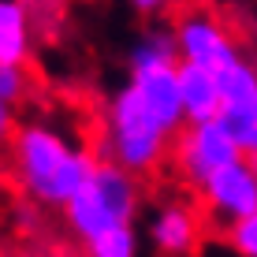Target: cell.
I'll list each match as a JSON object with an SVG mask.
<instances>
[{
  "instance_id": "7c38bea8",
  "label": "cell",
  "mask_w": 257,
  "mask_h": 257,
  "mask_svg": "<svg viewBox=\"0 0 257 257\" xmlns=\"http://www.w3.org/2000/svg\"><path fill=\"white\" fill-rule=\"evenodd\" d=\"M224 242H227V250L238 253V257H257V212L253 216H246V220H238V224L231 227H224Z\"/></svg>"
},
{
  "instance_id": "3957f363",
  "label": "cell",
  "mask_w": 257,
  "mask_h": 257,
  "mask_svg": "<svg viewBox=\"0 0 257 257\" xmlns=\"http://www.w3.org/2000/svg\"><path fill=\"white\" fill-rule=\"evenodd\" d=\"M138 209H142V183L135 175H127L123 168L101 161L97 172L90 175V183L64 209V216H67V227L75 231V238L86 246L104 231L135 227Z\"/></svg>"
},
{
  "instance_id": "52a82bcc",
  "label": "cell",
  "mask_w": 257,
  "mask_h": 257,
  "mask_svg": "<svg viewBox=\"0 0 257 257\" xmlns=\"http://www.w3.org/2000/svg\"><path fill=\"white\" fill-rule=\"evenodd\" d=\"M146 238L164 257H194L205 238V216L187 198H168L153 209L146 224Z\"/></svg>"
},
{
  "instance_id": "9c48e42d",
  "label": "cell",
  "mask_w": 257,
  "mask_h": 257,
  "mask_svg": "<svg viewBox=\"0 0 257 257\" xmlns=\"http://www.w3.org/2000/svg\"><path fill=\"white\" fill-rule=\"evenodd\" d=\"M34 49L30 8L23 0H0V67H26Z\"/></svg>"
},
{
  "instance_id": "7a4b0ae2",
  "label": "cell",
  "mask_w": 257,
  "mask_h": 257,
  "mask_svg": "<svg viewBox=\"0 0 257 257\" xmlns=\"http://www.w3.org/2000/svg\"><path fill=\"white\" fill-rule=\"evenodd\" d=\"M172 138L161 127V119L142 104V97L135 93V86L123 82L116 93L104 101V116H101V161L123 168L127 175L157 172L164 164V157L172 153Z\"/></svg>"
},
{
  "instance_id": "8fae6325",
  "label": "cell",
  "mask_w": 257,
  "mask_h": 257,
  "mask_svg": "<svg viewBox=\"0 0 257 257\" xmlns=\"http://www.w3.org/2000/svg\"><path fill=\"white\" fill-rule=\"evenodd\" d=\"M142 238L135 227H116V231L97 235L93 242H86V257H138Z\"/></svg>"
},
{
  "instance_id": "ba28073f",
  "label": "cell",
  "mask_w": 257,
  "mask_h": 257,
  "mask_svg": "<svg viewBox=\"0 0 257 257\" xmlns=\"http://www.w3.org/2000/svg\"><path fill=\"white\" fill-rule=\"evenodd\" d=\"M179 104H183V123H212V119H220L224 97H220L216 71L179 64Z\"/></svg>"
},
{
  "instance_id": "5b68a950",
  "label": "cell",
  "mask_w": 257,
  "mask_h": 257,
  "mask_svg": "<svg viewBox=\"0 0 257 257\" xmlns=\"http://www.w3.org/2000/svg\"><path fill=\"white\" fill-rule=\"evenodd\" d=\"M172 41H175L179 64H194V67H205V71H220L238 56L227 26L205 4H187V8L175 12Z\"/></svg>"
},
{
  "instance_id": "4fadbf2b",
  "label": "cell",
  "mask_w": 257,
  "mask_h": 257,
  "mask_svg": "<svg viewBox=\"0 0 257 257\" xmlns=\"http://www.w3.org/2000/svg\"><path fill=\"white\" fill-rule=\"evenodd\" d=\"M26 93V67H0V97L15 104Z\"/></svg>"
},
{
  "instance_id": "9a60e30c",
  "label": "cell",
  "mask_w": 257,
  "mask_h": 257,
  "mask_svg": "<svg viewBox=\"0 0 257 257\" xmlns=\"http://www.w3.org/2000/svg\"><path fill=\"white\" fill-rule=\"evenodd\" d=\"M12 135H15V112H12V104L0 97V146L12 142Z\"/></svg>"
},
{
  "instance_id": "6da1fadb",
  "label": "cell",
  "mask_w": 257,
  "mask_h": 257,
  "mask_svg": "<svg viewBox=\"0 0 257 257\" xmlns=\"http://www.w3.org/2000/svg\"><path fill=\"white\" fill-rule=\"evenodd\" d=\"M101 157L52 123H19L12 135V172L34 201L67 209L90 183Z\"/></svg>"
},
{
  "instance_id": "30bf717a",
  "label": "cell",
  "mask_w": 257,
  "mask_h": 257,
  "mask_svg": "<svg viewBox=\"0 0 257 257\" xmlns=\"http://www.w3.org/2000/svg\"><path fill=\"white\" fill-rule=\"evenodd\" d=\"M216 82H220V97H224V108L220 112L257 108V67L250 60L235 56L227 67L216 71Z\"/></svg>"
},
{
  "instance_id": "277c9868",
  "label": "cell",
  "mask_w": 257,
  "mask_h": 257,
  "mask_svg": "<svg viewBox=\"0 0 257 257\" xmlns=\"http://www.w3.org/2000/svg\"><path fill=\"white\" fill-rule=\"evenodd\" d=\"M172 168L179 172V179L187 187L201 190L216 172L231 168L242 161V149L235 146V138L224 131V123H187L172 142Z\"/></svg>"
},
{
  "instance_id": "8992f818",
  "label": "cell",
  "mask_w": 257,
  "mask_h": 257,
  "mask_svg": "<svg viewBox=\"0 0 257 257\" xmlns=\"http://www.w3.org/2000/svg\"><path fill=\"white\" fill-rule=\"evenodd\" d=\"M198 209L216 231L238 224L257 212V161L242 157L238 164L216 172L198 190Z\"/></svg>"
},
{
  "instance_id": "5bb4252c",
  "label": "cell",
  "mask_w": 257,
  "mask_h": 257,
  "mask_svg": "<svg viewBox=\"0 0 257 257\" xmlns=\"http://www.w3.org/2000/svg\"><path fill=\"white\" fill-rule=\"evenodd\" d=\"M131 8H135L138 15H164L175 8V0H127Z\"/></svg>"
}]
</instances>
